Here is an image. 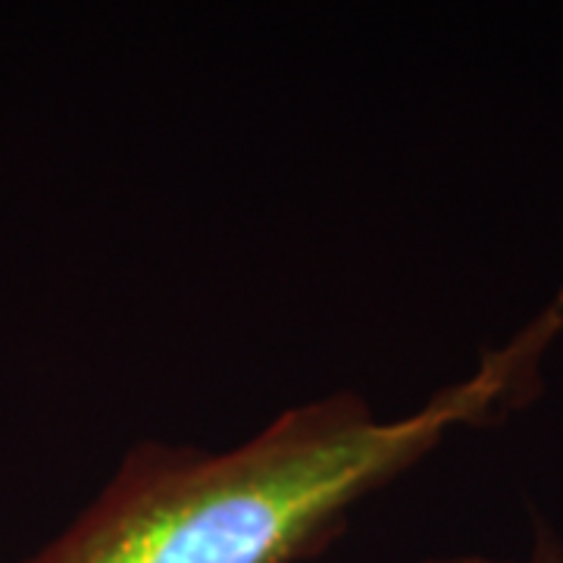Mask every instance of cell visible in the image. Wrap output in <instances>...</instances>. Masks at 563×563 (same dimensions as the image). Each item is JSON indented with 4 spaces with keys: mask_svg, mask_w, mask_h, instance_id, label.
Listing matches in <instances>:
<instances>
[{
    "mask_svg": "<svg viewBox=\"0 0 563 563\" xmlns=\"http://www.w3.org/2000/svg\"><path fill=\"white\" fill-rule=\"evenodd\" d=\"M563 335V291L473 373L385 417L335 388L279 410L229 448L135 442L95 501L25 563H303L354 507L398 483L439 444L520 410Z\"/></svg>",
    "mask_w": 563,
    "mask_h": 563,
    "instance_id": "obj_1",
    "label": "cell"
},
{
    "mask_svg": "<svg viewBox=\"0 0 563 563\" xmlns=\"http://www.w3.org/2000/svg\"><path fill=\"white\" fill-rule=\"evenodd\" d=\"M417 563H563V542L548 529V526H536V542L532 551L520 558V561H507V558H483V554H454V558H429V561Z\"/></svg>",
    "mask_w": 563,
    "mask_h": 563,
    "instance_id": "obj_2",
    "label": "cell"
}]
</instances>
